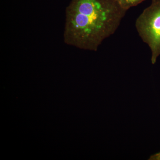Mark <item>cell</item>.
<instances>
[{
	"instance_id": "cell-5",
	"label": "cell",
	"mask_w": 160,
	"mask_h": 160,
	"mask_svg": "<svg viewBox=\"0 0 160 160\" xmlns=\"http://www.w3.org/2000/svg\"><path fill=\"white\" fill-rule=\"evenodd\" d=\"M152 1H153V0H152Z\"/></svg>"
},
{
	"instance_id": "cell-3",
	"label": "cell",
	"mask_w": 160,
	"mask_h": 160,
	"mask_svg": "<svg viewBox=\"0 0 160 160\" xmlns=\"http://www.w3.org/2000/svg\"><path fill=\"white\" fill-rule=\"evenodd\" d=\"M146 0H117L121 7L127 11L132 7L138 5Z\"/></svg>"
},
{
	"instance_id": "cell-4",
	"label": "cell",
	"mask_w": 160,
	"mask_h": 160,
	"mask_svg": "<svg viewBox=\"0 0 160 160\" xmlns=\"http://www.w3.org/2000/svg\"><path fill=\"white\" fill-rule=\"evenodd\" d=\"M151 159L152 160H160V152L152 157Z\"/></svg>"
},
{
	"instance_id": "cell-1",
	"label": "cell",
	"mask_w": 160,
	"mask_h": 160,
	"mask_svg": "<svg viewBox=\"0 0 160 160\" xmlns=\"http://www.w3.org/2000/svg\"><path fill=\"white\" fill-rule=\"evenodd\" d=\"M127 11L117 0H72L66 11L64 42L89 51H97L117 31Z\"/></svg>"
},
{
	"instance_id": "cell-2",
	"label": "cell",
	"mask_w": 160,
	"mask_h": 160,
	"mask_svg": "<svg viewBox=\"0 0 160 160\" xmlns=\"http://www.w3.org/2000/svg\"><path fill=\"white\" fill-rule=\"evenodd\" d=\"M135 27L140 37L150 49L152 63L155 64L160 56V0L152 1L151 5L137 19Z\"/></svg>"
}]
</instances>
